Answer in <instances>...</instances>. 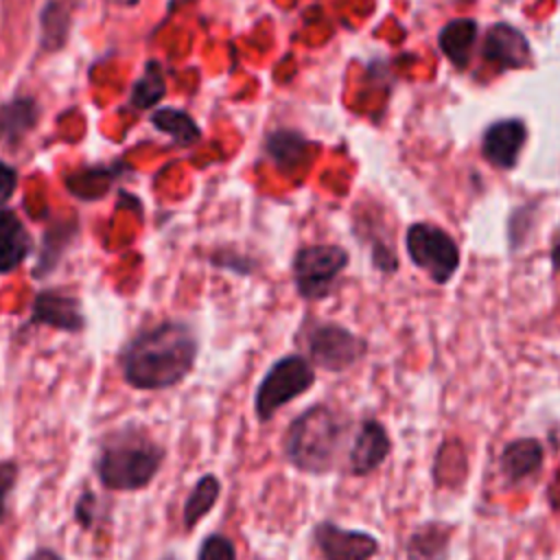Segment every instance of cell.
I'll use <instances>...</instances> for the list:
<instances>
[{"mask_svg":"<svg viewBox=\"0 0 560 560\" xmlns=\"http://www.w3.org/2000/svg\"><path fill=\"white\" fill-rule=\"evenodd\" d=\"M199 341L186 322H162L138 332L120 352V370L136 389H168L195 368Z\"/></svg>","mask_w":560,"mask_h":560,"instance_id":"obj_1","label":"cell"},{"mask_svg":"<svg viewBox=\"0 0 560 560\" xmlns=\"http://www.w3.org/2000/svg\"><path fill=\"white\" fill-rule=\"evenodd\" d=\"M348 435L350 418L328 402H315L284 429L282 455L300 472L326 475L337 468Z\"/></svg>","mask_w":560,"mask_h":560,"instance_id":"obj_2","label":"cell"},{"mask_svg":"<svg viewBox=\"0 0 560 560\" xmlns=\"http://www.w3.org/2000/svg\"><path fill=\"white\" fill-rule=\"evenodd\" d=\"M166 451L144 427L125 424L101 442L94 468L98 481L107 490H142L164 464Z\"/></svg>","mask_w":560,"mask_h":560,"instance_id":"obj_3","label":"cell"},{"mask_svg":"<svg viewBox=\"0 0 560 560\" xmlns=\"http://www.w3.org/2000/svg\"><path fill=\"white\" fill-rule=\"evenodd\" d=\"M315 385V368L304 354H284L269 365L254 392V411L260 422L271 420L282 407Z\"/></svg>","mask_w":560,"mask_h":560,"instance_id":"obj_4","label":"cell"},{"mask_svg":"<svg viewBox=\"0 0 560 560\" xmlns=\"http://www.w3.org/2000/svg\"><path fill=\"white\" fill-rule=\"evenodd\" d=\"M348 262V249L337 243H313L300 247L291 262V276L298 295L306 302L326 300L335 293Z\"/></svg>","mask_w":560,"mask_h":560,"instance_id":"obj_5","label":"cell"},{"mask_svg":"<svg viewBox=\"0 0 560 560\" xmlns=\"http://www.w3.org/2000/svg\"><path fill=\"white\" fill-rule=\"evenodd\" d=\"M405 252L411 265L422 269L435 284L451 282L462 262L457 241L429 221H416L407 228Z\"/></svg>","mask_w":560,"mask_h":560,"instance_id":"obj_6","label":"cell"},{"mask_svg":"<svg viewBox=\"0 0 560 560\" xmlns=\"http://www.w3.org/2000/svg\"><path fill=\"white\" fill-rule=\"evenodd\" d=\"M368 352V341L350 328L324 322L306 332V359L326 372H346Z\"/></svg>","mask_w":560,"mask_h":560,"instance_id":"obj_7","label":"cell"},{"mask_svg":"<svg viewBox=\"0 0 560 560\" xmlns=\"http://www.w3.org/2000/svg\"><path fill=\"white\" fill-rule=\"evenodd\" d=\"M481 59L497 72L527 70L534 66V52L525 33L508 22H494L486 28Z\"/></svg>","mask_w":560,"mask_h":560,"instance_id":"obj_8","label":"cell"},{"mask_svg":"<svg viewBox=\"0 0 560 560\" xmlns=\"http://www.w3.org/2000/svg\"><path fill=\"white\" fill-rule=\"evenodd\" d=\"M313 542L324 560H370L381 542L363 529H348L332 521H319L313 527Z\"/></svg>","mask_w":560,"mask_h":560,"instance_id":"obj_9","label":"cell"},{"mask_svg":"<svg viewBox=\"0 0 560 560\" xmlns=\"http://www.w3.org/2000/svg\"><path fill=\"white\" fill-rule=\"evenodd\" d=\"M527 144V125L523 118L510 116L490 122L481 133V158L499 171H512Z\"/></svg>","mask_w":560,"mask_h":560,"instance_id":"obj_10","label":"cell"},{"mask_svg":"<svg viewBox=\"0 0 560 560\" xmlns=\"http://www.w3.org/2000/svg\"><path fill=\"white\" fill-rule=\"evenodd\" d=\"M392 451V438L385 424L376 418H365L359 422L350 444H348V470L354 477H365L378 470Z\"/></svg>","mask_w":560,"mask_h":560,"instance_id":"obj_11","label":"cell"},{"mask_svg":"<svg viewBox=\"0 0 560 560\" xmlns=\"http://www.w3.org/2000/svg\"><path fill=\"white\" fill-rule=\"evenodd\" d=\"M33 322L66 332H79L85 326V315L77 295L66 289H48L39 291L33 300Z\"/></svg>","mask_w":560,"mask_h":560,"instance_id":"obj_12","label":"cell"},{"mask_svg":"<svg viewBox=\"0 0 560 560\" xmlns=\"http://www.w3.org/2000/svg\"><path fill=\"white\" fill-rule=\"evenodd\" d=\"M545 462V448L536 438H516L499 453V470L508 486H521L534 479Z\"/></svg>","mask_w":560,"mask_h":560,"instance_id":"obj_13","label":"cell"},{"mask_svg":"<svg viewBox=\"0 0 560 560\" xmlns=\"http://www.w3.org/2000/svg\"><path fill=\"white\" fill-rule=\"evenodd\" d=\"M455 525L446 521H424L416 525L405 542L407 560H448Z\"/></svg>","mask_w":560,"mask_h":560,"instance_id":"obj_14","label":"cell"},{"mask_svg":"<svg viewBox=\"0 0 560 560\" xmlns=\"http://www.w3.org/2000/svg\"><path fill=\"white\" fill-rule=\"evenodd\" d=\"M477 37H479V26L472 18H455L440 28L438 46H440V52L457 70H464L470 66Z\"/></svg>","mask_w":560,"mask_h":560,"instance_id":"obj_15","label":"cell"},{"mask_svg":"<svg viewBox=\"0 0 560 560\" xmlns=\"http://www.w3.org/2000/svg\"><path fill=\"white\" fill-rule=\"evenodd\" d=\"M31 236L13 210H0V273L20 267L31 254Z\"/></svg>","mask_w":560,"mask_h":560,"instance_id":"obj_16","label":"cell"},{"mask_svg":"<svg viewBox=\"0 0 560 560\" xmlns=\"http://www.w3.org/2000/svg\"><path fill=\"white\" fill-rule=\"evenodd\" d=\"M221 497V481L217 475L206 472L201 475L195 486L190 488L186 501H184V510H182V518H184V527L190 532L195 529V525L212 512L214 503Z\"/></svg>","mask_w":560,"mask_h":560,"instance_id":"obj_17","label":"cell"},{"mask_svg":"<svg viewBox=\"0 0 560 560\" xmlns=\"http://www.w3.org/2000/svg\"><path fill=\"white\" fill-rule=\"evenodd\" d=\"M151 125L158 131L166 133L177 147H192L201 140V129L197 120L184 109L160 107L151 114Z\"/></svg>","mask_w":560,"mask_h":560,"instance_id":"obj_18","label":"cell"},{"mask_svg":"<svg viewBox=\"0 0 560 560\" xmlns=\"http://www.w3.org/2000/svg\"><path fill=\"white\" fill-rule=\"evenodd\" d=\"M306 147L308 140L295 129H276L265 138V153L278 168L300 164L306 155Z\"/></svg>","mask_w":560,"mask_h":560,"instance_id":"obj_19","label":"cell"},{"mask_svg":"<svg viewBox=\"0 0 560 560\" xmlns=\"http://www.w3.org/2000/svg\"><path fill=\"white\" fill-rule=\"evenodd\" d=\"M37 122V103L28 96H18L0 107V136L7 142L20 140Z\"/></svg>","mask_w":560,"mask_h":560,"instance_id":"obj_20","label":"cell"},{"mask_svg":"<svg viewBox=\"0 0 560 560\" xmlns=\"http://www.w3.org/2000/svg\"><path fill=\"white\" fill-rule=\"evenodd\" d=\"M164 94H166V79H164L162 66L155 59H151L144 63L140 79L133 83L129 101L138 109H149L158 105L164 98Z\"/></svg>","mask_w":560,"mask_h":560,"instance_id":"obj_21","label":"cell"},{"mask_svg":"<svg viewBox=\"0 0 560 560\" xmlns=\"http://www.w3.org/2000/svg\"><path fill=\"white\" fill-rule=\"evenodd\" d=\"M39 24H42V46L46 50L61 48L66 37H68V31H70L68 9L57 0L46 2Z\"/></svg>","mask_w":560,"mask_h":560,"instance_id":"obj_22","label":"cell"},{"mask_svg":"<svg viewBox=\"0 0 560 560\" xmlns=\"http://www.w3.org/2000/svg\"><path fill=\"white\" fill-rule=\"evenodd\" d=\"M68 236H72L70 232V223L66 225H52L46 234H44V243H42V252H39V260L35 265V276L44 278L61 258V247L59 243H68Z\"/></svg>","mask_w":560,"mask_h":560,"instance_id":"obj_23","label":"cell"},{"mask_svg":"<svg viewBox=\"0 0 560 560\" xmlns=\"http://www.w3.org/2000/svg\"><path fill=\"white\" fill-rule=\"evenodd\" d=\"M197 560H236V547L223 534H208L199 545Z\"/></svg>","mask_w":560,"mask_h":560,"instance_id":"obj_24","label":"cell"},{"mask_svg":"<svg viewBox=\"0 0 560 560\" xmlns=\"http://www.w3.org/2000/svg\"><path fill=\"white\" fill-rule=\"evenodd\" d=\"M20 468L13 459H0V523L7 518L9 512V497L18 481Z\"/></svg>","mask_w":560,"mask_h":560,"instance_id":"obj_25","label":"cell"},{"mask_svg":"<svg viewBox=\"0 0 560 560\" xmlns=\"http://www.w3.org/2000/svg\"><path fill=\"white\" fill-rule=\"evenodd\" d=\"M96 512H98V499L92 490H83L81 497L77 499L74 503V521L83 527V529H90L94 525V518H96Z\"/></svg>","mask_w":560,"mask_h":560,"instance_id":"obj_26","label":"cell"},{"mask_svg":"<svg viewBox=\"0 0 560 560\" xmlns=\"http://www.w3.org/2000/svg\"><path fill=\"white\" fill-rule=\"evenodd\" d=\"M372 262L383 273H396V269H398L396 249H392L389 245H385L381 241H374V245H372Z\"/></svg>","mask_w":560,"mask_h":560,"instance_id":"obj_27","label":"cell"},{"mask_svg":"<svg viewBox=\"0 0 560 560\" xmlns=\"http://www.w3.org/2000/svg\"><path fill=\"white\" fill-rule=\"evenodd\" d=\"M15 186H18V173H15V168L0 160V210H2V206L13 197Z\"/></svg>","mask_w":560,"mask_h":560,"instance_id":"obj_28","label":"cell"},{"mask_svg":"<svg viewBox=\"0 0 560 560\" xmlns=\"http://www.w3.org/2000/svg\"><path fill=\"white\" fill-rule=\"evenodd\" d=\"M549 262H551V269H553V271H560V225H558V230L553 232V238H551Z\"/></svg>","mask_w":560,"mask_h":560,"instance_id":"obj_29","label":"cell"},{"mask_svg":"<svg viewBox=\"0 0 560 560\" xmlns=\"http://www.w3.org/2000/svg\"><path fill=\"white\" fill-rule=\"evenodd\" d=\"M26 560H63L55 549H48V547H39L35 549Z\"/></svg>","mask_w":560,"mask_h":560,"instance_id":"obj_30","label":"cell"},{"mask_svg":"<svg viewBox=\"0 0 560 560\" xmlns=\"http://www.w3.org/2000/svg\"><path fill=\"white\" fill-rule=\"evenodd\" d=\"M107 2H114V4H120V7H136L140 0H107Z\"/></svg>","mask_w":560,"mask_h":560,"instance_id":"obj_31","label":"cell"},{"mask_svg":"<svg viewBox=\"0 0 560 560\" xmlns=\"http://www.w3.org/2000/svg\"><path fill=\"white\" fill-rule=\"evenodd\" d=\"M160 560H177V556H173V553H168V556H164V558H160Z\"/></svg>","mask_w":560,"mask_h":560,"instance_id":"obj_32","label":"cell"},{"mask_svg":"<svg viewBox=\"0 0 560 560\" xmlns=\"http://www.w3.org/2000/svg\"><path fill=\"white\" fill-rule=\"evenodd\" d=\"M499 2H503V4H514L516 0H499Z\"/></svg>","mask_w":560,"mask_h":560,"instance_id":"obj_33","label":"cell"}]
</instances>
